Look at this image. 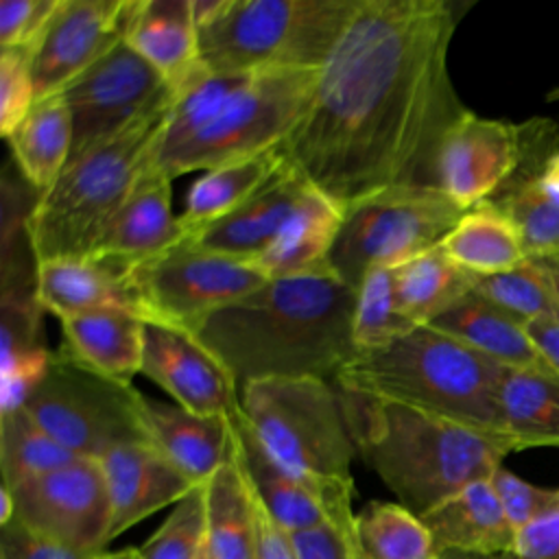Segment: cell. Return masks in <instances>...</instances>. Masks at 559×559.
<instances>
[{
	"label": "cell",
	"instance_id": "obj_21",
	"mask_svg": "<svg viewBox=\"0 0 559 559\" xmlns=\"http://www.w3.org/2000/svg\"><path fill=\"white\" fill-rule=\"evenodd\" d=\"M129 266L105 255L61 258L37 264L35 293L46 312L66 319L92 310H129L138 317L140 306L129 282Z\"/></svg>",
	"mask_w": 559,
	"mask_h": 559
},
{
	"label": "cell",
	"instance_id": "obj_11",
	"mask_svg": "<svg viewBox=\"0 0 559 559\" xmlns=\"http://www.w3.org/2000/svg\"><path fill=\"white\" fill-rule=\"evenodd\" d=\"M144 321L194 332L212 312L247 297L266 277L249 260L210 253L188 240L129 266Z\"/></svg>",
	"mask_w": 559,
	"mask_h": 559
},
{
	"label": "cell",
	"instance_id": "obj_9",
	"mask_svg": "<svg viewBox=\"0 0 559 559\" xmlns=\"http://www.w3.org/2000/svg\"><path fill=\"white\" fill-rule=\"evenodd\" d=\"M26 413L79 459L100 461L129 443H151L146 395L107 378L61 347L24 404Z\"/></svg>",
	"mask_w": 559,
	"mask_h": 559
},
{
	"label": "cell",
	"instance_id": "obj_41",
	"mask_svg": "<svg viewBox=\"0 0 559 559\" xmlns=\"http://www.w3.org/2000/svg\"><path fill=\"white\" fill-rule=\"evenodd\" d=\"M489 480L515 533L548 513L550 509L559 507V487L533 485L507 469L504 465H500Z\"/></svg>",
	"mask_w": 559,
	"mask_h": 559
},
{
	"label": "cell",
	"instance_id": "obj_42",
	"mask_svg": "<svg viewBox=\"0 0 559 559\" xmlns=\"http://www.w3.org/2000/svg\"><path fill=\"white\" fill-rule=\"evenodd\" d=\"M59 0H2L0 48H31L46 28Z\"/></svg>",
	"mask_w": 559,
	"mask_h": 559
},
{
	"label": "cell",
	"instance_id": "obj_48",
	"mask_svg": "<svg viewBox=\"0 0 559 559\" xmlns=\"http://www.w3.org/2000/svg\"><path fill=\"white\" fill-rule=\"evenodd\" d=\"M542 271L546 273L548 282H550V288H552V295L557 299V306H559V255H550V258H537L535 260Z\"/></svg>",
	"mask_w": 559,
	"mask_h": 559
},
{
	"label": "cell",
	"instance_id": "obj_28",
	"mask_svg": "<svg viewBox=\"0 0 559 559\" xmlns=\"http://www.w3.org/2000/svg\"><path fill=\"white\" fill-rule=\"evenodd\" d=\"M500 419L520 450L559 445V373L548 365L509 367L500 384Z\"/></svg>",
	"mask_w": 559,
	"mask_h": 559
},
{
	"label": "cell",
	"instance_id": "obj_1",
	"mask_svg": "<svg viewBox=\"0 0 559 559\" xmlns=\"http://www.w3.org/2000/svg\"><path fill=\"white\" fill-rule=\"evenodd\" d=\"M467 4L362 0L280 151L341 210L391 188L437 186L448 131L469 111L448 50ZM439 188V186H437Z\"/></svg>",
	"mask_w": 559,
	"mask_h": 559
},
{
	"label": "cell",
	"instance_id": "obj_23",
	"mask_svg": "<svg viewBox=\"0 0 559 559\" xmlns=\"http://www.w3.org/2000/svg\"><path fill=\"white\" fill-rule=\"evenodd\" d=\"M146 426L151 443L194 485H205L234 454L227 417L197 415L146 397Z\"/></svg>",
	"mask_w": 559,
	"mask_h": 559
},
{
	"label": "cell",
	"instance_id": "obj_22",
	"mask_svg": "<svg viewBox=\"0 0 559 559\" xmlns=\"http://www.w3.org/2000/svg\"><path fill=\"white\" fill-rule=\"evenodd\" d=\"M124 39L173 90L203 70L192 0H133Z\"/></svg>",
	"mask_w": 559,
	"mask_h": 559
},
{
	"label": "cell",
	"instance_id": "obj_30",
	"mask_svg": "<svg viewBox=\"0 0 559 559\" xmlns=\"http://www.w3.org/2000/svg\"><path fill=\"white\" fill-rule=\"evenodd\" d=\"M72 116L61 94L35 100L22 122L11 131L9 142L15 166L31 188L48 190L70 162Z\"/></svg>",
	"mask_w": 559,
	"mask_h": 559
},
{
	"label": "cell",
	"instance_id": "obj_44",
	"mask_svg": "<svg viewBox=\"0 0 559 559\" xmlns=\"http://www.w3.org/2000/svg\"><path fill=\"white\" fill-rule=\"evenodd\" d=\"M487 559H559V507L520 528L509 550Z\"/></svg>",
	"mask_w": 559,
	"mask_h": 559
},
{
	"label": "cell",
	"instance_id": "obj_31",
	"mask_svg": "<svg viewBox=\"0 0 559 559\" xmlns=\"http://www.w3.org/2000/svg\"><path fill=\"white\" fill-rule=\"evenodd\" d=\"M443 249L474 275L504 273L528 260L515 225L491 201L467 210L443 240Z\"/></svg>",
	"mask_w": 559,
	"mask_h": 559
},
{
	"label": "cell",
	"instance_id": "obj_43",
	"mask_svg": "<svg viewBox=\"0 0 559 559\" xmlns=\"http://www.w3.org/2000/svg\"><path fill=\"white\" fill-rule=\"evenodd\" d=\"M105 552V550H103ZM100 555V552H98ZM96 555L68 548L50 537H44L20 520L2 524L0 559H94Z\"/></svg>",
	"mask_w": 559,
	"mask_h": 559
},
{
	"label": "cell",
	"instance_id": "obj_10",
	"mask_svg": "<svg viewBox=\"0 0 559 559\" xmlns=\"http://www.w3.org/2000/svg\"><path fill=\"white\" fill-rule=\"evenodd\" d=\"M463 214L465 210L437 186L378 192L343 210L328 264L356 290L369 271L402 266L443 245Z\"/></svg>",
	"mask_w": 559,
	"mask_h": 559
},
{
	"label": "cell",
	"instance_id": "obj_47",
	"mask_svg": "<svg viewBox=\"0 0 559 559\" xmlns=\"http://www.w3.org/2000/svg\"><path fill=\"white\" fill-rule=\"evenodd\" d=\"M526 334L544 362L559 373V312L544 314L526 323Z\"/></svg>",
	"mask_w": 559,
	"mask_h": 559
},
{
	"label": "cell",
	"instance_id": "obj_34",
	"mask_svg": "<svg viewBox=\"0 0 559 559\" xmlns=\"http://www.w3.org/2000/svg\"><path fill=\"white\" fill-rule=\"evenodd\" d=\"M356 559H439L424 520L400 502L371 500L352 526Z\"/></svg>",
	"mask_w": 559,
	"mask_h": 559
},
{
	"label": "cell",
	"instance_id": "obj_24",
	"mask_svg": "<svg viewBox=\"0 0 559 559\" xmlns=\"http://www.w3.org/2000/svg\"><path fill=\"white\" fill-rule=\"evenodd\" d=\"M437 552L493 557L511 548V528L491 480H476L421 515Z\"/></svg>",
	"mask_w": 559,
	"mask_h": 559
},
{
	"label": "cell",
	"instance_id": "obj_5",
	"mask_svg": "<svg viewBox=\"0 0 559 559\" xmlns=\"http://www.w3.org/2000/svg\"><path fill=\"white\" fill-rule=\"evenodd\" d=\"M507 369L432 325H417L395 343L354 358L341 369L334 384L345 393L504 435L500 384Z\"/></svg>",
	"mask_w": 559,
	"mask_h": 559
},
{
	"label": "cell",
	"instance_id": "obj_25",
	"mask_svg": "<svg viewBox=\"0 0 559 559\" xmlns=\"http://www.w3.org/2000/svg\"><path fill=\"white\" fill-rule=\"evenodd\" d=\"M146 321L129 310L107 308L61 319V349L90 369L131 382L142 373Z\"/></svg>",
	"mask_w": 559,
	"mask_h": 559
},
{
	"label": "cell",
	"instance_id": "obj_40",
	"mask_svg": "<svg viewBox=\"0 0 559 559\" xmlns=\"http://www.w3.org/2000/svg\"><path fill=\"white\" fill-rule=\"evenodd\" d=\"M35 81L28 48H0V131L4 138L35 105Z\"/></svg>",
	"mask_w": 559,
	"mask_h": 559
},
{
	"label": "cell",
	"instance_id": "obj_29",
	"mask_svg": "<svg viewBox=\"0 0 559 559\" xmlns=\"http://www.w3.org/2000/svg\"><path fill=\"white\" fill-rule=\"evenodd\" d=\"M207 559H255L258 524L253 491L231 459L205 483V548Z\"/></svg>",
	"mask_w": 559,
	"mask_h": 559
},
{
	"label": "cell",
	"instance_id": "obj_16",
	"mask_svg": "<svg viewBox=\"0 0 559 559\" xmlns=\"http://www.w3.org/2000/svg\"><path fill=\"white\" fill-rule=\"evenodd\" d=\"M142 373L190 413L229 419L240 411V389L229 371L183 330L146 321Z\"/></svg>",
	"mask_w": 559,
	"mask_h": 559
},
{
	"label": "cell",
	"instance_id": "obj_18",
	"mask_svg": "<svg viewBox=\"0 0 559 559\" xmlns=\"http://www.w3.org/2000/svg\"><path fill=\"white\" fill-rule=\"evenodd\" d=\"M155 144L146 153L129 194L90 255H105L135 264L186 240L179 216L173 214L170 205L173 179L159 168L155 159Z\"/></svg>",
	"mask_w": 559,
	"mask_h": 559
},
{
	"label": "cell",
	"instance_id": "obj_36",
	"mask_svg": "<svg viewBox=\"0 0 559 559\" xmlns=\"http://www.w3.org/2000/svg\"><path fill=\"white\" fill-rule=\"evenodd\" d=\"M395 269H373L356 288L352 334L360 354L378 352L417 328L397 306Z\"/></svg>",
	"mask_w": 559,
	"mask_h": 559
},
{
	"label": "cell",
	"instance_id": "obj_2",
	"mask_svg": "<svg viewBox=\"0 0 559 559\" xmlns=\"http://www.w3.org/2000/svg\"><path fill=\"white\" fill-rule=\"evenodd\" d=\"M356 290L332 269L266 280L247 297L212 312L194 336L238 389L266 378L334 382L360 356L354 334Z\"/></svg>",
	"mask_w": 559,
	"mask_h": 559
},
{
	"label": "cell",
	"instance_id": "obj_17",
	"mask_svg": "<svg viewBox=\"0 0 559 559\" xmlns=\"http://www.w3.org/2000/svg\"><path fill=\"white\" fill-rule=\"evenodd\" d=\"M234 456L260 507L288 533H297L323 522H332L352 535V502L328 498L317 487L304 483L280 465L258 441L242 411L229 417Z\"/></svg>",
	"mask_w": 559,
	"mask_h": 559
},
{
	"label": "cell",
	"instance_id": "obj_53",
	"mask_svg": "<svg viewBox=\"0 0 559 559\" xmlns=\"http://www.w3.org/2000/svg\"><path fill=\"white\" fill-rule=\"evenodd\" d=\"M133 559H140V557H138V552H135V557H133Z\"/></svg>",
	"mask_w": 559,
	"mask_h": 559
},
{
	"label": "cell",
	"instance_id": "obj_26",
	"mask_svg": "<svg viewBox=\"0 0 559 559\" xmlns=\"http://www.w3.org/2000/svg\"><path fill=\"white\" fill-rule=\"evenodd\" d=\"M341 223L343 210L317 188H310L280 229L277 238L253 260V264L266 280L293 277L328 266V255Z\"/></svg>",
	"mask_w": 559,
	"mask_h": 559
},
{
	"label": "cell",
	"instance_id": "obj_7",
	"mask_svg": "<svg viewBox=\"0 0 559 559\" xmlns=\"http://www.w3.org/2000/svg\"><path fill=\"white\" fill-rule=\"evenodd\" d=\"M173 100L175 96L122 133L70 159L57 181L35 197L26 214V236L37 264L94 251L159 138Z\"/></svg>",
	"mask_w": 559,
	"mask_h": 559
},
{
	"label": "cell",
	"instance_id": "obj_38",
	"mask_svg": "<svg viewBox=\"0 0 559 559\" xmlns=\"http://www.w3.org/2000/svg\"><path fill=\"white\" fill-rule=\"evenodd\" d=\"M474 290L524 325L544 314L559 312L550 282L535 260H526L522 266L504 273L476 275Z\"/></svg>",
	"mask_w": 559,
	"mask_h": 559
},
{
	"label": "cell",
	"instance_id": "obj_49",
	"mask_svg": "<svg viewBox=\"0 0 559 559\" xmlns=\"http://www.w3.org/2000/svg\"><path fill=\"white\" fill-rule=\"evenodd\" d=\"M135 557V548H124V550H116V552H100L94 559H133Z\"/></svg>",
	"mask_w": 559,
	"mask_h": 559
},
{
	"label": "cell",
	"instance_id": "obj_46",
	"mask_svg": "<svg viewBox=\"0 0 559 559\" xmlns=\"http://www.w3.org/2000/svg\"><path fill=\"white\" fill-rule=\"evenodd\" d=\"M255 524H258V552H255V559H297L290 533L284 531L260 507L258 500H255Z\"/></svg>",
	"mask_w": 559,
	"mask_h": 559
},
{
	"label": "cell",
	"instance_id": "obj_12",
	"mask_svg": "<svg viewBox=\"0 0 559 559\" xmlns=\"http://www.w3.org/2000/svg\"><path fill=\"white\" fill-rule=\"evenodd\" d=\"M59 94L72 116L70 159H76L168 103L175 90L122 37Z\"/></svg>",
	"mask_w": 559,
	"mask_h": 559
},
{
	"label": "cell",
	"instance_id": "obj_52",
	"mask_svg": "<svg viewBox=\"0 0 559 559\" xmlns=\"http://www.w3.org/2000/svg\"><path fill=\"white\" fill-rule=\"evenodd\" d=\"M199 559H207V557H205V552H201V557H199Z\"/></svg>",
	"mask_w": 559,
	"mask_h": 559
},
{
	"label": "cell",
	"instance_id": "obj_14",
	"mask_svg": "<svg viewBox=\"0 0 559 559\" xmlns=\"http://www.w3.org/2000/svg\"><path fill=\"white\" fill-rule=\"evenodd\" d=\"M133 0H59L31 50L35 96L63 92L127 31Z\"/></svg>",
	"mask_w": 559,
	"mask_h": 559
},
{
	"label": "cell",
	"instance_id": "obj_50",
	"mask_svg": "<svg viewBox=\"0 0 559 559\" xmlns=\"http://www.w3.org/2000/svg\"><path fill=\"white\" fill-rule=\"evenodd\" d=\"M439 559H487V557H476V555H461V552H441Z\"/></svg>",
	"mask_w": 559,
	"mask_h": 559
},
{
	"label": "cell",
	"instance_id": "obj_20",
	"mask_svg": "<svg viewBox=\"0 0 559 559\" xmlns=\"http://www.w3.org/2000/svg\"><path fill=\"white\" fill-rule=\"evenodd\" d=\"M109 502V542L168 504L186 498L194 485L153 443H129L111 450L100 461Z\"/></svg>",
	"mask_w": 559,
	"mask_h": 559
},
{
	"label": "cell",
	"instance_id": "obj_33",
	"mask_svg": "<svg viewBox=\"0 0 559 559\" xmlns=\"http://www.w3.org/2000/svg\"><path fill=\"white\" fill-rule=\"evenodd\" d=\"M282 164H284V153L277 146L262 155L229 162L212 170H205V175H201L190 186L186 197V207L179 214V223L186 236L236 210Z\"/></svg>",
	"mask_w": 559,
	"mask_h": 559
},
{
	"label": "cell",
	"instance_id": "obj_15",
	"mask_svg": "<svg viewBox=\"0 0 559 559\" xmlns=\"http://www.w3.org/2000/svg\"><path fill=\"white\" fill-rule=\"evenodd\" d=\"M520 159L522 124L483 118L469 109L441 144L437 186L467 212L489 201L515 175Z\"/></svg>",
	"mask_w": 559,
	"mask_h": 559
},
{
	"label": "cell",
	"instance_id": "obj_6",
	"mask_svg": "<svg viewBox=\"0 0 559 559\" xmlns=\"http://www.w3.org/2000/svg\"><path fill=\"white\" fill-rule=\"evenodd\" d=\"M362 0H192L214 74L321 70Z\"/></svg>",
	"mask_w": 559,
	"mask_h": 559
},
{
	"label": "cell",
	"instance_id": "obj_39",
	"mask_svg": "<svg viewBox=\"0 0 559 559\" xmlns=\"http://www.w3.org/2000/svg\"><path fill=\"white\" fill-rule=\"evenodd\" d=\"M205 548V485L181 498L157 531L135 548L140 559H199Z\"/></svg>",
	"mask_w": 559,
	"mask_h": 559
},
{
	"label": "cell",
	"instance_id": "obj_4",
	"mask_svg": "<svg viewBox=\"0 0 559 559\" xmlns=\"http://www.w3.org/2000/svg\"><path fill=\"white\" fill-rule=\"evenodd\" d=\"M338 389V386H336ZM356 452L415 515H424L476 480H489L520 445L411 406L338 389Z\"/></svg>",
	"mask_w": 559,
	"mask_h": 559
},
{
	"label": "cell",
	"instance_id": "obj_45",
	"mask_svg": "<svg viewBox=\"0 0 559 559\" xmlns=\"http://www.w3.org/2000/svg\"><path fill=\"white\" fill-rule=\"evenodd\" d=\"M297 559H356L352 535L332 522L290 533Z\"/></svg>",
	"mask_w": 559,
	"mask_h": 559
},
{
	"label": "cell",
	"instance_id": "obj_13",
	"mask_svg": "<svg viewBox=\"0 0 559 559\" xmlns=\"http://www.w3.org/2000/svg\"><path fill=\"white\" fill-rule=\"evenodd\" d=\"M9 491L13 518L31 531L90 555L109 544L111 502L98 461L76 459Z\"/></svg>",
	"mask_w": 559,
	"mask_h": 559
},
{
	"label": "cell",
	"instance_id": "obj_19",
	"mask_svg": "<svg viewBox=\"0 0 559 559\" xmlns=\"http://www.w3.org/2000/svg\"><path fill=\"white\" fill-rule=\"evenodd\" d=\"M310 188L308 179L284 157V164L245 203L190 231L186 240L201 251L253 262L277 238Z\"/></svg>",
	"mask_w": 559,
	"mask_h": 559
},
{
	"label": "cell",
	"instance_id": "obj_35",
	"mask_svg": "<svg viewBox=\"0 0 559 559\" xmlns=\"http://www.w3.org/2000/svg\"><path fill=\"white\" fill-rule=\"evenodd\" d=\"M79 456L52 439L26 408L0 413V469L4 487L13 489L24 480L70 465Z\"/></svg>",
	"mask_w": 559,
	"mask_h": 559
},
{
	"label": "cell",
	"instance_id": "obj_51",
	"mask_svg": "<svg viewBox=\"0 0 559 559\" xmlns=\"http://www.w3.org/2000/svg\"><path fill=\"white\" fill-rule=\"evenodd\" d=\"M548 100H559V87H557V90H552V92L548 94Z\"/></svg>",
	"mask_w": 559,
	"mask_h": 559
},
{
	"label": "cell",
	"instance_id": "obj_27",
	"mask_svg": "<svg viewBox=\"0 0 559 559\" xmlns=\"http://www.w3.org/2000/svg\"><path fill=\"white\" fill-rule=\"evenodd\" d=\"M428 325L463 341L504 367L546 365L528 338L526 325L476 290L467 293Z\"/></svg>",
	"mask_w": 559,
	"mask_h": 559
},
{
	"label": "cell",
	"instance_id": "obj_8",
	"mask_svg": "<svg viewBox=\"0 0 559 559\" xmlns=\"http://www.w3.org/2000/svg\"><path fill=\"white\" fill-rule=\"evenodd\" d=\"M240 411L264 450L304 483L338 502L354 500L356 452L334 382L312 376L253 380Z\"/></svg>",
	"mask_w": 559,
	"mask_h": 559
},
{
	"label": "cell",
	"instance_id": "obj_32",
	"mask_svg": "<svg viewBox=\"0 0 559 559\" xmlns=\"http://www.w3.org/2000/svg\"><path fill=\"white\" fill-rule=\"evenodd\" d=\"M476 275L456 264L443 245L395 269V299L415 323L428 325L474 290Z\"/></svg>",
	"mask_w": 559,
	"mask_h": 559
},
{
	"label": "cell",
	"instance_id": "obj_3",
	"mask_svg": "<svg viewBox=\"0 0 559 559\" xmlns=\"http://www.w3.org/2000/svg\"><path fill=\"white\" fill-rule=\"evenodd\" d=\"M317 79L319 70H199L175 90L155 144L159 168L175 179L277 148L306 116Z\"/></svg>",
	"mask_w": 559,
	"mask_h": 559
},
{
	"label": "cell",
	"instance_id": "obj_37",
	"mask_svg": "<svg viewBox=\"0 0 559 559\" xmlns=\"http://www.w3.org/2000/svg\"><path fill=\"white\" fill-rule=\"evenodd\" d=\"M489 201L515 225L528 260L559 255V201L520 179H509Z\"/></svg>",
	"mask_w": 559,
	"mask_h": 559
}]
</instances>
